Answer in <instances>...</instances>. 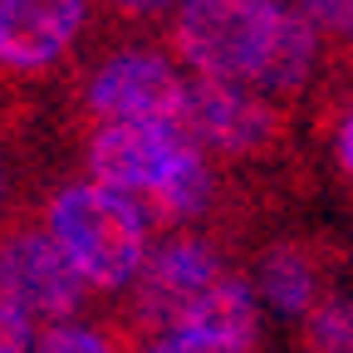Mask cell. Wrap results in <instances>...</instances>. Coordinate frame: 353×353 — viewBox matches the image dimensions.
<instances>
[{
  "label": "cell",
  "mask_w": 353,
  "mask_h": 353,
  "mask_svg": "<svg viewBox=\"0 0 353 353\" xmlns=\"http://www.w3.org/2000/svg\"><path fill=\"white\" fill-rule=\"evenodd\" d=\"M88 172L167 226H182L211 206L206 152L172 123H103L88 143Z\"/></svg>",
  "instance_id": "cell-1"
},
{
  "label": "cell",
  "mask_w": 353,
  "mask_h": 353,
  "mask_svg": "<svg viewBox=\"0 0 353 353\" xmlns=\"http://www.w3.org/2000/svg\"><path fill=\"white\" fill-rule=\"evenodd\" d=\"M50 236L74 260L88 290H123L148 265V211L103 187V182H69L50 201Z\"/></svg>",
  "instance_id": "cell-2"
},
{
  "label": "cell",
  "mask_w": 353,
  "mask_h": 353,
  "mask_svg": "<svg viewBox=\"0 0 353 353\" xmlns=\"http://www.w3.org/2000/svg\"><path fill=\"white\" fill-rule=\"evenodd\" d=\"M290 15L285 0H187L172 20V44L196 79L260 88Z\"/></svg>",
  "instance_id": "cell-3"
},
{
  "label": "cell",
  "mask_w": 353,
  "mask_h": 353,
  "mask_svg": "<svg viewBox=\"0 0 353 353\" xmlns=\"http://www.w3.org/2000/svg\"><path fill=\"white\" fill-rule=\"evenodd\" d=\"M83 275L59 250L50 226H15L0 236V299H10L34 324H69V314L83 304Z\"/></svg>",
  "instance_id": "cell-4"
},
{
  "label": "cell",
  "mask_w": 353,
  "mask_h": 353,
  "mask_svg": "<svg viewBox=\"0 0 353 353\" xmlns=\"http://www.w3.org/2000/svg\"><path fill=\"white\" fill-rule=\"evenodd\" d=\"M221 260L206 241L196 236H176L167 245H157L148 255V265L138 270V280H132V324H138L148 339L176 329L192 309L221 285ZM143 339V343H148Z\"/></svg>",
  "instance_id": "cell-5"
},
{
  "label": "cell",
  "mask_w": 353,
  "mask_h": 353,
  "mask_svg": "<svg viewBox=\"0 0 353 353\" xmlns=\"http://www.w3.org/2000/svg\"><path fill=\"white\" fill-rule=\"evenodd\" d=\"M176 128L201 148L221 157H250L265 152L280 132L275 103L250 83H226V79H192L187 83V103Z\"/></svg>",
  "instance_id": "cell-6"
},
{
  "label": "cell",
  "mask_w": 353,
  "mask_h": 353,
  "mask_svg": "<svg viewBox=\"0 0 353 353\" xmlns=\"http://www.w3.org/2000/svg\"><path fill=\"white\" fill-rule=\"evenodd\" d=\"M187 83L162 54L152 50H123L113 54L94 83H88V108L103 123H172L182 118Z\"/></svg>",
  "instance_id": "cell-7"
},
{
  "label": "cell",
  "mask_w": 353,
  "mask_h": 353,
  "mask_svg": "<svg viewBox=\"0 0 353 353\" xmlns=\"http://www.w3.org/2000/svg\"><path fill=\"white\" fill-rule=\"evenodd\" d=\"M260 348V294L241 275H221V285L192 314L148 339L138 353H255Z\"/></svg>",
  "instance_id": "cell-8"
},
{
  "label": "cell",
  "mask_w": 353,
  "mask_h": 353,
  "mask_svg": "<svg viewBox=\"0 0 353 353\" xmlns=\"http://www.w3.org/2000/svg\"><path fill=\"white\" fill-rule=\"evenodd\" d=\"M88 0H0V64L15 74L50 69L83 25Z\"/></svg>",
  "instance_id": "cell-9"
},
{
  "label": "cell",
  "mask_w": 353,
  "mask_h": 353,
  "mask_svg": "<svg viewBox=\"0 0 353 353\" xmlns=\"http://www.w3.org/2000/svg\"><path fill=\"white\" fill-rule=\"evenodd\" d=\"M255 294L285 319H309L314 309L329 299L324 294V265L319 255L299 245V241H280L260 255L255 265Z\"/></svg>",
  "instance_id": "cell-10"
},
{
  "label": "cell",
  "mask_w": 353,
  "mask_h": 353,
  "mask_svg": "<svg viewBox=\"0 0 353 353\" xmlns=\"http://www.w3.org/2000/svg\"><path fill=\"white\" fill-rule=\"evenodd\" d=\"M314 64H319V30L294 6V15H290V25L280 34V50H275L270 69L260 79V94H294V88H304L314 79Z\"/></svg>",
  "instance_id": "cell-11"
},
{
  "label": "cell",
  "mask_w": 353,
  "mask_h": 353,
  "mask_svg": "<svg viewBox=\"0 0 353 353\" xmlns=\"http://www.w3.org/2000/svg\"><path fill=\"white\" fill-rule=\"evenodd\" d=\"M304 353H353V299L329 294L304 319Z\"/></svg>",
  "instance_id": "cell-12"
},
{
  "label": "cell",
  "mask_w": 353,
  "mask_h": 353,
  "mask_svg": "<svg viewBox=\"0 0 353 353\" xmlns=\"http://www.w3.org/2000/svg\"><path fill=\"white\" fill-rule=\"evenodd\" d=\"M30 353H118V343L99 329H83V324H50Z\"/></svg>",
  "instance_id": "cell-13"
},
{
  "label": "cell",
  "mask_w": 353,
  "mask_h": 353,
  "mask_svg": "<svg viewBox=\"0 0 353 353\" xmlns=\"http://www.w3.org/2000/svg\"><path fill=\"white\" fill-rule=\"evenodd\" d=\"M299 15L319 34H353V0H299Z\"/></svg>",
  "instance_id": "cell-14"
},
{
  "label": "cell",
  "mask_w": 353,
  "mask_h": 353,
  "mask_svg": "<svg viewBox=\"0 0 353 353\" xmlns=\"http://www.w3.org/2000/svg\"><path fill=\"white\" fill-rule=\"evenodd\" d=\"M34 348V319L20 314L10 299H0V353H30Z\"/></svg>",
  "instance_id": "cell-15"
},
{
  "label": "cell",
  "mask_w": 353,
  "mask_h": 353,
  "mask_svg": "<svg viewBox=\"0 0 353 353\" xmlns=\"http://www.w3.org/2000/svg\"><path fill=\"white\" fill-rule=\"evenodd\" d=\"M334 157H339V172L353 182V103H348V113L339 118V132H334Z\"/></svg>",
  "instance_id": "cell-16"
},
{
  "label": "cell",
  "mask_w": 353,
  "mask_h": 353,
  "mask_svg": "<svg viewBox=\"0 0 353 353\" xmlns=\"http://www.w3.org/2000/svg\"><path fill=\"white\" fill-rule=\"evenodd\" d=\"M113 10H123V15H167V10H182L187 0H108Z\"/></svg>",
  "instance_id": "cell-17"
},
{
  "label": "cell",
  "mask_w": 353,
  "mask_h": 353,
  "mask_svg": "<svg viewBox=\"0 0 353 353\" xmlns=\"http://www.w3.org/2000/svg\"><path fill=\"white\" fill-rule=\"evenodd\" d=\"M0 196H6V176H0Z\"/></svg>",
  "instance_id": "cell-18"
}]
</instances>
